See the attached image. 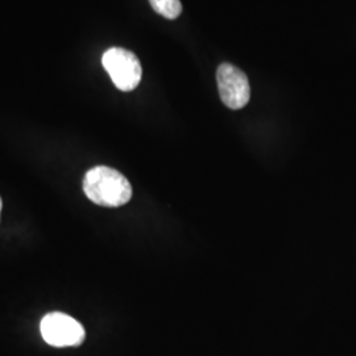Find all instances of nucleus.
Masks as SVG:
<instances>
[{"label":"nucleus","instance_id":"f257e3e1","mask_svg":"<svg viewBox=\"0 0 356 356\" xmlns=\"http://www.w3.org/2000/svg\"><path fill=\"white\" fill-rule=\"evenodd\" d=\"M83 191L91 202L103 207L128 204L132 186L120 172L108 166H95L83 178Z\"/></svg>","mask_w":356,"mask_h":356},{"label":"nucleus","instance_id":"f03ea898","mask_svg":"<svg viewBox=\"0 0 356 356\" xmlns=\"http://www.w3.org/2000/svg\"><path fill=\"white\" fill-rule=\"evenodd\" d=\"M102 64L118 89L132 91L139 86L143 70L139 58L132 51L111 48L104 51Z\"/></svg>","mask_w":356,"mask_h":356},{"label":"nucleus","instance_id":"7ed1b4c3","mask_svg":"<svg viewBox=\"0 0 356 356\" xmlns=\"http://www.w3.org/2000/svg\"><path fill=\"white\" fill-rule=\"evenodd\" d=\"M40 331L44 341L53 347H76L83 343L86 331L76 319L60 312L41 319Z\"/></svg>","mask_w":356,"mask_h":356},{"label":"nucleus","instance_id":"20e7f679","mask_svg":"<svg viewBox=\"0 0 356 356\" xmlns=\"http://www.w3.org/2000/svg\"><path fill=\"white\" fill-rule=\"evenodd\" d=\"M216 82L222 102L231 110H241L250 102L251 86L239 67L227 63L219 65Z\"/></svg>","mask_w":356,"mask_h":356},{"label":"nucleus","instance_id":"39448f33","mask_svg":"<svg viewBox=\"0 0 356 356\" xmlns=\"http://www.w3.org/2000/svg\"><path fill=\"white\" fill-rule=\"evenodd\" d=\"M153 10L169 20H175L182 13L179 0H149Z\"/></svg>","mask_w":356,"mask_h":356},{"label":"nucleus","instance_id":"423d86ee","mask_svg":"<svg viewBox=\"0 0 356 356\" xmlns=\"http://www.w3.org/2000/svg\"><path fill=\"white\" fill-rule=\"evenodd\" d=\"M1 206H3V202H1V198H0V211H1Z\"/></svg>","mask_w":356,"mask_h":356}]
</instances>
